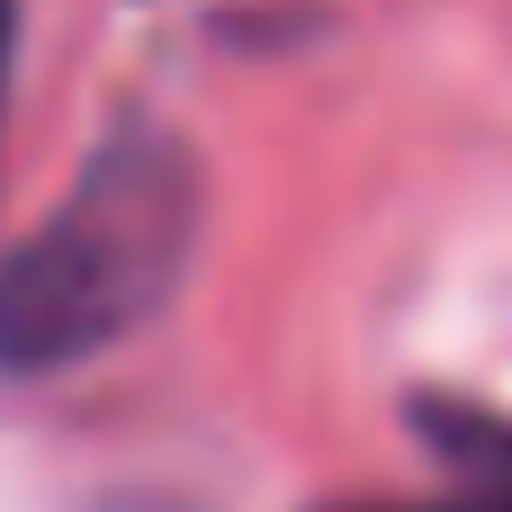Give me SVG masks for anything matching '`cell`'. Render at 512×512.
I'll use <instances>...</instances> for the list:
<instances>
[{
    "instance_id": "obj_1",
    "label": "cell",
    "mask_w": 512,
    "mask_h": 512,
    "mask_svg": "<svg viewBox=\"0 0 512 512\" xmlns=\"http://www.w3.org/2000/svg\"><path fill=\"white\" fill-rule=\"evenodd\" d=\"M207 180L180 135H108L36 234L0 252V378H63L135 342L189 279Z\"/></svg>"
},
{
    "instance_id": "obj_2",
    "label": "cell",
    "mask_w": 512,
    "mask_h": 512,
    "mask_svg": "<svg viewBox=\"0 0 512 512\" xmlns=\"http://www.w3.org/2000/svg\"><path fill=\"white\" fill-rule=\"evenodd\" d=\"M432 423V459H441V486L432 495H351V504L324 512H512V423L504 414H477V405H423Z\"/></svg>"
},
{
    "instance_id": "obj_3",
    "label": "cell",
    "mask_w": 512,
    "mask_h": 512,
    "mask_svg": "<svg viewBox=\"0 0 512 512\" xmlns=\"http://www.w3.org/2000/svg\"><path fill=\"white\" fill-rule=\"evenodd\" d=\"M9 63H18V0H0V126H9Z\"/></svg>"
}]
</instances>
